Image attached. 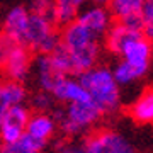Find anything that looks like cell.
<instances>
[{
	"mask_svg": "<svg viewBox=\"0 0 153 153\" xmlns=\"http://www.w3.org/2000/svg\"><path fill=\"white\" fill-rule=\"evenodd\" d=\"M27 97V88L22 82H16V80H9V78L0 76V121L12 105L26 102Z\"/></svg>",
	"mask_w": 153,
	"mask_h": 153,
	"instance_id": "14",
	"label": "cell"
},
{
	"mask_svg": "<svg viewBox=\"0 0 153 153\" xmlns=\"http://www.w3.org/2000/svg\"><path fill=\"white\" fill-rule=\"evenodd\" d=\"M46 145L38 140L31 138L29 134H22L14 141L9 143H2V148H0V153H41L44 152Z\"/></svg>",
	"mask_w": 153,
	"mask_h": 153,
	"instance_id": "19",
	"label": "cell"
},
{
	"mask_svg": "<svg viewBox=\"0 0 153 153\" xmlns=\"http://www.w3.org/2000/svg\"><path fill=\"white\" fill-rule=\"evenodd\" d=\"M83 153H138L134 143L114 128H94L82 140Z\"/></svg>",
	"mask_w": 153,
	"mask_h": 153,
	"instance_id": "6",
	"label": "cell"
},
{
	"mask_svg": "<svg viewBox=\"0 0 153 153\" xmlns=\"http://www.w3.org/2000/svg\"><path fill=\"white\" fill-rule=\"evenodd\" d=\"M117 60H124L129 65H134L148 73L153 61V41L145 38L143 34L133 38L123 46Z\"/></svg>",
	"mask_w": 153,
	"mask_h": 153,
	"instance_id": "9",
	"label": "cell"
},
{
	"mask_svg": "<svg viewBox=\"0 0 153 153\" xmlns=\"http://www.w3.org/2000/svg\"><path fill=\"white\" fill-rule=\"evenodd\" d=\"M0 148H2V140H0Z\"/></svg>",
	"mask_w": 153,
	"mask_h": 153,
	"instance_id": "24",
	"label": "cell"
},
{
	"mask_svg": "<svg viewBox=\"0 0 153 153\" xmlns=\"http://www.w3.org/2000/svg\"><path fill=\"white\" fill-rule=\"evenodd\" d=\"M21 44L26 46L33 55L51 53L60 44L58 26L53 22V19L29 10L27 24L22 34Z\"/></svg>",
	"mask_w": 153,
	"mask_h": 153,
	"instance_id": "4",
	"label": "cell"
},
{
	"mask_svg": "<svg viewBox=\"0 0 153 153\" xmlns=\"http://www.w3.org/2000/svg\"><path fill=\"white\" fill-rule=\"evenodd\" d=\"M76 78L87 90L88 99L100 109L104 116L116 114L121 109V104H123L121 87L116 82L112 70L109 66L99 63L80 73Z\"/></svg>",
	"mask_w": 153,
	"mask_h": 153,
	"instance_id": "2",
	"label": "cell"
},
{
	"mask_svg": "<svg viewBox=\"0 0 153 153\" xmlns=\"http://www.w3.org/2000/svg\"><path fill=\"white\" fill-rule=\"evenodd\" d=\"M102 49V39L83 27L78 21H73L61 27L60 44L49 56L63 75L78 76L100 63Z\"/></svg>",
	"mask_w": 153,
	"mask_h": 153,
	"instance_id": "1",
	"label": "cell"
},
{
	"mask_svg": "<svg viewBox=\"0 0 153 153\" xmlns=\"http://www.w3.org/2000/svg\"><path fill=\"white\" fill-rule=\"evenodd\" d=\"M27 17H29L27 7L17 5L14 9H10L7 12L5 19H4V24H2V31H0L2 36L21 44L22 34H24V29H26V24H27Z\"/></svg>",
	"mask_w": 153,
	"mask_h": 153,
	"instance_id": "15",
	"label": "cell"
},
{
	"mask_svg": "<svg viewBox=\"0 0 153 153\" xmlns=\"http://www.w3.org/2000/svg\"><path fill=\"white\" fill-rule=\"evenodd\" d=\"M128 114L138 124H153V85L146 87L133 100Z\"/></svg>",
	"mask_w": 153,
	"mask_h": 153,
	"instance_id": "16",
	"label": "cell"
},
{
	"mask_svg": "<svg viewBox=\"0 0 153 153\" xmlns=\"http://www.w3.org/2000/svg\"><path fill=\"white\" fill-rule=\"evenodd\" d=\"M41 153H43V152H41Z\"/></svg>",
	"mask_w": 153,
	"mask_h": 153,
	"instance_id": "26",
	"label": "cell"
},
{
	"mask_svg": "<svg viewBox=\"0 0 153 153\" xmlns=\"http://www.w3.org/2000/svg\"><path fill=\"white\" fill-rule=\"evenodd\" d=\"M90 2H94V4H100V5H107V4H109V0H90Z\"/></svg>",
	"mask_w": 153,
	"mask_h": 153,
	"instance_id": "23",
	"label": "cell"
},
{
	"mask_svg": "<svg viewBox=\"0 0 153 153\" xmlns=\"http://www.w3.org/2000/svg\"><path fill=\"white\" fill-rule=\"evenodd\" d=\"M51 95L58 104H71L88 100V94L80 83V80L73 75H63L51 88Z\"/></svg>",
	"mask_w": 153,
	"mask_h": 153,
	"instance_id": "12",
	"label": "cell"
},
{
	"mask_svg": "<svg viewBox=\"0 0 153 153\" xmlns=\"http://www.w3.org/2000/svg\"><path fill=\"white\" fill-rule=\"evenodd\" d=\"M27 9L31 12H36V14H41V16L53 19L51 17V14H53V0H33Z\"/></svg>",
	"mask_w": 153,
	"mask_h": 153,
	"instance_id": "22",
	"label": "cell"
},
{
	"mask_svg": "<svg viewBox=\"0 0 153 153\" xmlns=\"http://www.w3.org/2000/svg\"><path fill=\"white\" fill-rule=\"evenodd\" d=\"M75 21H78L83 27H87L92 34H95L97 38L104 39L105 33L109 31V27L112 26V16H111L107 5H100V4H85L80 9L78 16Z\"/></svg>",
	"mask_w": 153,
	"mask_h": 153,
	"instance_id": "7",
	"label": "cell"
},
{
	"mask_svg": "<svg viewBox=\"0 0 153 153\" xmlns=\"http://www.w3.org/2000/svg\"><path fill=\"white\" fill-rule=\"evenodd\" d=\"M0 39H2V33H0Z\"/></svg>",
	"mask_w": 153,
	"mask_h": 153,
	"instance_id": "25",
	"label": "cell"
},
{
	"mask_svg": "<svg viewBox=\"0 0 153 153\" xmlns=\"http://www.w3.org/2000/svg\"><path fill=\"white\" fill-rule=\"evenodd\" d=\"M34 56L26 46L2 36L0 39V73L4 78L26 82L31 76Z\"/></svg>",
	"mask_w": 153,
	"mask_h": 153,
	"instance_id": "5",
	"label": "cell"
},
{
	"mask_svg": "<svg viewBox=\"0 0 153 153\" xmlns=\"http://www.w3.org/2000/svg\"><path fill=\"white\" fill-rule=\"evenodd\" d=\"M31 75L34 76V82H36L39 90L51 92V88L63 76V73L55 66L49 53H41V55H36V58L33 60Z\"/></svg>",
	"mask_w": 153,
	"mask_h": 153,
	"instance_id": "11",
	"label": "cell"
},
{
	"mask_svg": "<svg viewBox=\"0 0 153 153\" xmlns=\"http://www.w3.org/2000/svg\"><path fill=\"white\" fill-rule=\"evenodd\" d=\"M141 33L145 38L153 41V0H146L141 10Z\"/></svg>",
	"mask_w": 153,
	"mask_h": 153,
	"instance_id": "21",
	"label": "cell"
},
{
	"mask_svg": "<svg viewBox=\"0 0 153 153\" xmlns=\"http://www.w3.org/2000/svg\"><path fill=\"white\" fill-rule=\"evenodd\" d=\"M58 133V123H56L53 112H39L33 111L26 124V134L38 141L48 145Z\"/></svg>",
	"mask_w": 153,
	"mask_h": 153,
	"instance_id": "10",
	"label": "cell"
},
{
	"mask_svg": "<svg viewBox=\"0 0 153 153\" xmlns=\"http://www.w3.org/2000/svg\"><path fill=\"white\" fill-rule=\"evenodd\" d=\"M53 116L58 123V131L63 134V138L70 140L83 138L94 128H97V124L104 117L100 109L90 99L82 102L63 104V107L53 111Z\"/></svg>",
	"mask_w": 153,
	"mask_h": 153,
	"instance_id": "3",
	"label": "cell"
},
{
	"mask_svg": "<svg viewBox=\"0 0 153 153\" xmlns=\"http://www.w3.org/2000/svg\"><path fill=\"white\" fill-rule=\"evenodd\" d=\"M112 70V75H114L116 82L119 83V87H128V85H133V83L140 82L143 76L146 75V71L138 68L134 65H129L128 61L124 60H117V63L114 65Z\"/></svg>",
	"mask_w": 153,
	"mask_h": 153,
	"instance_id": "18",
	"label": "cell"
},
{
	"mask_svg": "<svg viewBox=\"0 0 153 153\" xmlns=\"http://www.w3.org/2000/svg\"><path fill=\"white\" fill-rule=\"evenodd\" d=\"M83 5L85 4H82L80 0H53V22L58 27L73 22Z\"/></svg>",
	"mask_w": 153,
	"mask_h": 153,
	"instance_id": "17",
	"label": "cell"
},
{
	"mask_svg": "<svg viewBox=\"0 0 153 153\" xmlns=\"http://www.w3.org/2000/svg\"><path fill=\"white\" fill-rule=\"evenodd\" d=\"M31 107L26 102L12 105L0 121V140L2 143H9L17 140L26 133V124L31 116Z\"/></svg>",
	"mask_w": 153,
	"mask_h": 153,
	"instance_id": "8",
	"label": "cell"
},
{
	"mask_svg": "<svg viewBox=\"0 0 153 153\" xmlns=\"http://www.w3.org/2000/svg\"><path fill=\"white\" fill-rule=\"evenodd\" d=\"M146 0H109L107 9L116 22L141 29V10Z\"/></svg>",
	"mask_w": 153,
	"mask_h": 153,
	"instance_id": "13",
	"label": "cell"
},
{
	"mask_svg": "<svg viewBox=\"0 0 153 153\" xmlns=\"http://www.w3.org/2000/svg\"><path fill=\"white\" fill-rule=\"evenodd\" d=\"M29 99V107L31 111H39V112H53L55 111V104L56 100L53 99V95L49 92H44V90H39L38 92L33 94Z\"/></svg>",
	"mask_w": 153,
	"mask_h": 153,
	"instance_id": "20",
	"label": "cell"
}]
</instances>
